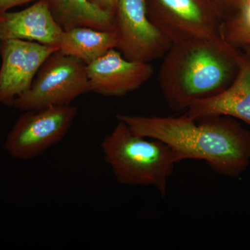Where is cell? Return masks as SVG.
Returning a JSON list of instances; mask_svg holds the SVG:
<instances>
[{
    "mask_svg": "<svg viewBox=\"0 0 250 250\" xmlns=\"http://www.w3.org/2000/svg\"><path fill=\"white\" fill-rule=\"evenodd\" d=\"M113 48H116L114 31L86 27L63 31L59 45L61 52L78 59L86 65Z\"/></svg>",
    "mask_w": 250,
    "mask_h": 250,
    "instance_id": "obj_13",
    "label": "cell"
},
{
    "mask_svg": "<svg viewBox=\"0 0 250 250\" xmlns=\"http://www.w3.org/2000/svg\"><path fill=\"white\" fill-rule=\"evenodd\" d=\"M134 134L168 145L179 162L204 161L212 170L236 177L250 164V132L228 116L194 120L185 114L172 117L117 116Z\"/></svg>",
    "mask_w": 250,
    "mask_h": 250,
    "instance_id": "obj_1",
    "label": "cell"
},
{
    "mask_svg": "<svg viewBox=\"0 0 250 250\" xmlns=\"http://www.w3.org/2000/svg\"><path fill=\"white\" fill-rule=\"evenodd\" d=\"M184 114L194 120L228 116L250 125V59L239 57L232 83L220 93L192 103Z\"/></svg>",
    "mask_w": 250,
    "mask_h": 250,
    "instance_id": "obj_11",
    "label": "cell"
},
{
    "mask_svg": "<svg viewBox=\"0 0 250 250\" xmlns=\"http://www.w3.org/2000/svg\"><path fill=\"white\" fill-rule=\"evenodd\" d=\"M77 113L71 104L24 111L8 135L5 150L21 160L41 155L63 139Z\"/></svg>",
    "mask_w": 250,
    "mask_h": 250,
    "instance_id": "obj_5",
    "label": "cell"
},
{
    "mask_svg": "<svg viewBox=\"0 0 250 250\" xmlns=\"http://www.w3.org/2000/svg\"><path fill=\"white\" fill-rule=\"evenodd\" d=\"M37 1H40V0H0V16L8 12L9 9H12L15 6Z\"/></svg>",
    "mask_w": 250,
    "mask_h": 250,
    "instance_id": "obj_15",
    "label": "cell"
},
{
    "mask_svg": "<svg viewBox=\"0 0 250 250\" xmlns=\"http://www.w3.org/2000/svg\"><path fill=\"white\" fill-rule=\"evenodd\" d=\"M118 1L119 0H92L93 2L100 8L113 14H114Z\"/></svg>",
    "mask_w": 250,
    "mask_h": 250,
    "instance_id": "obj_16",
    "label": "cell"
},
{
    "mask_svg": "<svg viewBox=\"0 0 250 250\" xmlns=\"http://www.w3.org/2000/svg\"><path fill=\"white\" fill-rule=\"evenodd\" d=\"M90 90L106 97H122L137 90L154 73L149 62L125 59L116 48L86 65Z\"/></svg>",
    "mask_w": 250,
    "mask_h": 250,
    "instance_id": "obj_9",
    "label": "cell"
},
{
    "mask_svg": "<svg viewBox=\"0 0 250 250\" xmlns=\"http://www.w3.org/2000/svg\"><path fill=\"white\" fill-rule=\"evenodd\" d=\"M116 48L127 60L149 62L164 57L172 45L150 21L146 0H119L113 14Z\"/></svg>",
    "mask_w": 250,
    "mask_h": 250,
    "instance_id": "obj_6",
    "label": "cell"
},
{
    "mask_svg": "<svg viewBox=\"0 0 250 250\" xmlns=\"http://www.w3.org/2000/svg\"><path fill=\"white\" fill-rule=\"evenodd\" d=\"M220 35L231 47L250 46V0L243 4L237 17L222 22Z\"/></svg>",
    "mask_w": 250,
    "mask_h": 250,
    "instance_id": "obj_14",
    "label": "cell"
},
{
    "mask_svg": "<svg viewBox=\"0 0 250 250\" xmlns=\"http://www.w3.org/2000/svg\"><path fill=\"white\" fill-rule=\"evenodd\" d=\"M101 149L104 159L120 184L151 186L166 196L168 179L179 163L168 145L135 134L124 122L118 121L102 141Z\"/></svg>",
    "mask_w": 250,
    "mask_h": 250,
    "instance_id": "obj_3",
    "label": "cell"
},
{
    "mask_svg": "<svg viewBox=\"0 0 250 250\" xmlns=\"http://www.w3.org/2000/svg\"><path fill=\"white\" fill-rule=\"evenodd\" d=\"M62 33L49 11L47 0L0 16V41L20 39L59 47Z\"/></svg>",
    "mask_w": 250,
    "mask_h": 250,
    "instance_id": "obj_10",
    "label": "cell"
},
{
    "mask_svg": "<svg viewBox=\"0 0 250 250\" xmlns=\"http://www.w3.org/2000/svg\"><path fill=\"white\" fill-rule=\"evenodd\" d=\"M88 92L86 65L57 50L46 59L29 89L16 98L12 106L24 112L70 104Z\"/></svg>",
    "mask_w": 250,
    "mask_h": 250,
    "instance_id": "obj_4",
    "label": "cell"
},
{
    "mask_svg": "<svg viewBox=\"0 0 250 250\" xmlns=\"http://www.w3.org/2000/svg\"><path fill=\"white\" fill-rule=\"evenodd\" d=\"M146 6L172 43L220 35V16L207 0H146Z\"/></svg>",
    "mask_w": 250,
    "mask_h": 250,
    "instance_id": "obj_7",
    "label": "cell"
},
{
    "mask_svg": "<svg viewBox=\"0 0 250 250\" xmlns=\"http://www.w3.org/2000/svg\"><path fill=\"white\" fill-rule=\"evenodd\" d=\"M246 51L248 52V56L250 57V46H248V47H246Z\"/></svg>",
    "mask_w": 250,
    "mask_h": 250,
    "instance_id": "obj_18",
    "label": "cell"
},
{
    "mask_svg": "<svg viewBox=\"0 0 250 250\" xmlns=\"http://www.w3.org/2000/svg\"><path fill=\"white\" fill-rule=\"evenodd\" d=\"M236 1H238V2L241 3L242 4H246V2L249 1L250 0H236Z\"/></svg>",
    "mask_w": 250,
    "mask_h": 250,
    "instance_id": "obj_17",
    "label": "cell"
},
{
    "mask_svg": "<svg viewBox=\"0 0 250 250\" xmlns=\"http://www.w3.org/2000/svg\"><path fill=\"white\" fill-rule=\"evenodd\" d=\"M51 14L62 30L86 27L113 30V14L92 0H47Z\"/></svg>",
    "mask_w": 250,
    "mask_h": 250,
    "instance_id": "obj_12",
    "label": "cell"
},
{
    "mask_svg": "<svg viewBox=\"0 0 250 250\" xmlns=\"http://www.w3.org/2000/svg\"><path fill=\"white\" fill-rule=\"evenodd\" d=\"M232 47L220 35L172 43L158 77L169 107L187 111L195 102L226 89L238 69L239 57Z\"/></svg>",
    "mask_w": 250,
    "mask_h": 250,
    "instance_id": "obj_2",
    "label": "cell"
},
{
    "mask_svg": "<svg viewBox=\"0 0 250 250\" xmlns=\"http://www.w3.org/2000/svg\"><path fill=\"white\" fill-rule=\"evenodd\" d=\"M57 50L56 46L20 39L0 41V103L12 106L29 89L46 59Z\"/></svg>",
    "mask_w": 250,
    "mask_h": 250,
    "instance_id": "obj_8",
    "label": "cell"
}]
</instances>
